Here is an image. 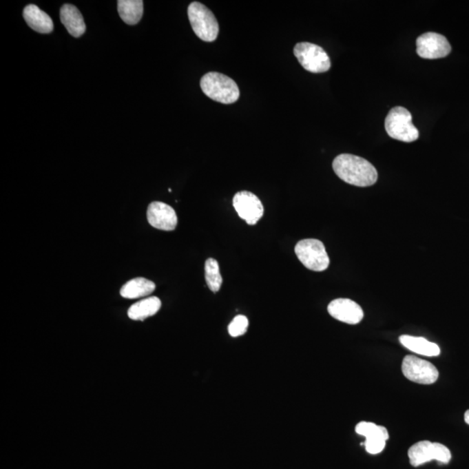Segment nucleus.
Instances as JSON below:
<instances>
[{
    "label": "nucleus",
    "instance_id": "obj_14",
    "mask_svg": "<svg viewBox=\"0 0 469 469\" xmlns=\"http://www.w3.org/2000/svg\"><path fill=\"white\" fill-rule=\"evenodd\" d=\"M400 342L409 351L426 357H438L441 349L437 344L424 337H412V335H401Z\"/></svg>",
    "mask_w": 469,
    "mask_h": 469
},
{
    "label": "nucleus",
    "instance_id": "obj_8",
    "mask_svg": "<svg viewBox=\"0 0 469 469\" xmlns=\"http://www.w3.org/2000/svg\"><path fill=\"white\" fill-rule=\"evenodd\" d=\"M233 206L239 217L249 225H257L264 216V205L260 199L249 191L238 192L233 198Z\"/></svg>",
    "mask_w": 469,
    "mask_h": 469
},
{
    "label": "nucleus",
    "instance_id": "obj_21",
    "mask_svg": "<svg viewBox=\"0 0 469 469\" xmlns=\"http://www.w3.org/2000/svg\"><path fill=\"white\" fill-rule=\"evenodd\" d=\"M249 328V320L245 315H237L233 319L231 324L229 325V334L232 337H238L244 335Z\"/></svg>",
    "mask_w": 469,
    "mask_h": 469
},
{
    "label": "nucleus",
    "instance_id": "obj_1",
    "mask_svg": "<svg viewBox=\"0 0 469 469\" xmlns=\"http://www.w3.org/2000/svg\"><path fill=\"white\" fill-rule=\"evenodd\" d=\"M332 166L337 177L348 185L368 187L377 181V169L361 156L341 154L335 158Z\"/></svg>",
    "mask_w": 469,
    "mask_h": 469
},
{
    "label": "nucleus",
    "instance_id": "obj_15",
    "mask_svg": "<svg viewBox=\"0 0 469 469\" xmlns=\"http://www.w3.org/2000/svg\"><path fill=\"white\" fill-rule=\"evenodd\" d=\"M162 305L160 299L151 297L136 302L128 309V317L133 321H144L153 317L159 311Z\"/></svg>",
    "mask_w": 469,
    "mask_h": 469
},
{
    "label": "nucleus",
    "instance_id": "obj_12",
    "mask_svg": "<svg viewBox=\"0 0 469 469\" xmlns=\"http://www.w3.org/2000/svg\"><path fill=\"white\" fill-rule=\"evenodd\" d=\"M23 16L30 28L37 32L46 34L51 33L54 28L51 17L35 5L26 6L23 12Z\"/></svg>",
    "mask_w": 469,
    "mask_h": 469
},
{
    "label": "nucleus",
    "instance_id": "obj_4",
    "mask_svg": "<svg viewBox=\"0 0 469 469\" xmlns=\"http://www.w3.org/2000/svg\"><path fill=\"white\" fill-rule=\"evenodd\" d=\"M188 17L193 31L199 39L205 42L217 39L219 25L213 12L199 2H192L188 8Z\"/></svg>",
    "mask_w": 469,
    "mask_h": 469
},
{
    "label": "nucleus",
    "instance_id": "obj_2",
    "mask_svg": "<svg viewBox=\"0 0 469 469\" xmlns=\"http://www.w3.org/2000/svg\"><path fill=\"white\" fill-rule=\"evenodd\" d=\"M202 92L208 98L221 104L229 105L238 101L240 96L237 83L222 73H206L200 81Z\"/></svg>",
    "mask_w": 469,
    "mask_h": 469
},
{
    "label": "nucleus",
    "instance_id": "obj_10",
    "mask_svg": "<svg viewBox=\"0 0 469 469\" xmlns=\"http://www.w3.org/2000/svg\"><path fill=\"white\" fill-rule=\"evenodd\" d=\"M149 224L161 231H174L178 225L175 209L162 202H153L147 209Z\"/></svg>",
    "mask_w": 469,
    "mask_h": 469
},
{
    "label": "nucleus",
    "instance_id": "obj_19",
    "mask_svg": "<svg viewBox=\"0 0 469 469\" xmlns=\"http://www.w3.org/2000/svg\"><path fill=\"white\" fill-rule=\"evenodd\" d=\"M205 280L212 292L220 291L222 278L218 262L214 258H209L205 262Z\"/></svg>",
    "mask_w": 469,
    "mask_h": 469
},
{
    "label": "nucleus",
    "instance_id": "obj_23",
    "mask_svg": "<svg viewBox=\"0 0 469 469\" xmlns=\"http://www.w3.org/2000/svg\"><path fill=\"white\" fill-rule=\"evenodd\" d=\"M450 460V450L446 446L435 442V461L447 464Z\"/></svg>",
    "mask_w": 469,
    "mask_h": 469
},
{
    "label": "nucleus",
    "instance_id": "obj_18",
    "mask_svg": "<svg viewBox=\"0 0 469 469\" xmlns=\"http://www.w3.org/2000/svg\"><path fill=\"white\" fill-rule=\"evenodd\" d=\"M409 461L414 467H418L435 460V444L421 441L412 446L408 452Z\"/></svg>",
    "mask_w": 469,
    "mask_h": 469
},
{
    "label": "nucleus",
    "instance_id": "obj_11",
    "mask_svg": "<svg viewBox=\"0 0 469 469\" xmlns=\"http://www.w3.org/2000/svg\"><path fill=\"white\" fill-rule=\"evenodd\" d=\"M328 312L337 320L351 325L359 324L364 317L361 306L348 298L332 301L328 306Z\"/></svg>",
    "mask_w": 469,
    "mask_h": 469
},
{
    "label": "nucleus",
    "instance_id": "obj_17",
    "mask_svg": "<svg viewBox=\"0 0 469 469\" xmlns=\"http://www.w3.org/2000/svg\"><path fill=\"white\" fill-rule=\"evenodd\" d=\"M118 11L122 21L126 24L136 25L144 14V2L142 0H119Z\"/></svg>",
    "mask_w": 469,
    "mask_h": 469
},
{
    "label": "nucleus",
    "instance_id": "obj_3",
    "mask_svg": "<svg viewBox=\"0 0 469 469\" xmlns=\"http://www.w3.org/2000/svg\"><path fill=\"white\" fill-rule=\"evenodd\" d=\"M385 129L388 136L395 140L412 143L419 138L418 129L412 123L411 113L401 106L392 108L388 112L385 119Z\"/></svg>",
    "mask_w": 469,
    "mask_h": 469
},
{
    "label": "nucleus",
    "instance_id": "obj_6",
    "mask_svg": "<svg viewBox=\"0 0 469 469\" xmlns=\"http://www.w3.org/2000/svg\"><path fill=\"white\" fill-rule=\"evenodd\" d=\"M294 55L306 71L312 73L328 72L331 67V59L320 46L302 42L295 45Z\"/></svg>",
    "mask_w": 469,
    "mask_h": 469
},
{
    "label": "nucleus",
    "instance_id": "obj_7",
    "mask_svg": "<svg viewBox=\"0 0 469 469\" xmlns=\"http://www.w3.org/2000/svg\"><path fill=\"white\" fill-rule=\"evenodd\" d=\"M402 371L409 381L419 384H433L439 378V371L435 365L415 355L404 357Z\"/></svg>",
    "mask_w": 469,
    "mask_h": 469
},
{
    "label": "nucleus",
    "instance_id": "obj_22",
    "mask_svg": "<svg viewBox=\"0 0 469 469\" xmlns=\"http://www.w3.org/2000/svg\"><path fill=\"white\" fill-rule=\"evenodd\" d=\"M386 441H387V440H385L384 438L378 437L366 438L364 442L366 450H367L368 453L371 455L381 453L385 448Z\"/></svg>",
    "mask_w": 469,
    "mask_h": 469
},
{
    "label": "nucleus",
    "instance_id": "obj_9",
    "mask_svg": "<svg viewBox=\"0 0 469 469\" xmlns=\"http://www.w3.org/2000/svg\"><path fill=\"white\" fill-rule=\"evenodd\" d=\"M417 54L425 59L445 58L451 52V45L444 35L426 32L417 39Z\"/></svg>",
    "mask_w": 469,
    "mask_h": 469
},
{
    "label": "nucleus",
    "instance_id": "obj_16",
    "mask_svg": "<svg viewBox=\"0 0 469 469\" xmlns=\"http://www.w3.org/2000/svg\"><path fill=\"white\" fill-rule=\"evenodd\" d=\"M154 282L143 278H136L126 282L121 289V295L126 299L147 297L155 291Z\"/></svg>",
    "mask_w": 469,
    "mask_h": 469
},
{
    "label": "nucleus",
    "instance_id": "obj_24",
    "mask_svg": "<svg viewBox=\"0 0 469 469\" xmlns=\"http://www.w3.org/2000/svg\"><path fill=\"white\" fill-rule=\"evenodd\" d=\"M464 420L466 421V424L469 425V409L467 412H466L464 415Z\"/></svg>",
    "mask_w": 469,
    "mask_h": 469
},
{
    "label": "nucleus",
    "instance_id": "obj_5",
    "mask_svg": "<svg viewBox=\"0 0 469 469\" xmlns=\"http://www.w3.org/2000/svg\"><path fill=\"white\" fill-rule=\"evenodd\" d=\"M295 255L306 268L313 271H324L329 265L325 246L317 239H304L295 247Z\"/></svg>",
    "mask_w": 469,
    "mask_h": 469
},
{
    "label": "nucleus",
    "instance_id": "obj_20",
    "mask_svg": "<svg viewBox=\"0 0 469 469\" xmlns=\"http://www.w3.org/2000/svg\"><path fill=\"white\" fill-rule=\"evenodd\" d=\"M355 432L357 434L362 435L366 438L371 437H382L385 440H388L389 435L387 428L382 427V426H377L373 422L361 421L355 427Z\"/></svg>",
    "mask_w": 469,
    "mask_h": 469
},
{
    "label": "nucleus",
    "instance_id": "obj_13",
    "mask_svg": "<svg viewBox=\"0 0 469 469\" xmlns=\"http://www.w3.org/2000/svg\"><path fill=\"white\" fill-rule=\"evenodd\" d=\"M61 19L70 34L79 38L84 34L86 26L81 11L75 6L65 4L61 10Z\"/></svg>",
    "mask_w": 469,
    "mask_h": 469
}]
</instances>
